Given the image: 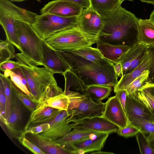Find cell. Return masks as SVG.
Masks as SVG:
<instances>
[{
	"label": "cell",
	"mask_w": 154,
	"mask_h": 154,
	"mask_svg": "<svg viewBox=\"0 0 154 154\" xmlns=\"http://www.w3.org/2000/svg\"><path fill=\"white\" fill-rule=\"evenodd\" d=\"M63 75L65 82L64 91L72 89L74 90L75 92L80 91L84 94L86 86L84 82L73 71L70 69Z\"/></svg>",
	"instance_id": "29"
},
{
	"label": "cell",
	"mask_w": 154,
	"mask_h": 154,
	"mask_svg": "<svg viewBox=\"0 0 154 154\" xmlns=\"http://www.w3.org/2000/svg\"><path fill=\"white\" fill-rule=\"evenodd\" d=\"M112 87L103 85H93L86 86L84 94L88 96L93 100L101 102L107 98L112 91Z\"/></svg>",
	"instance_id": "27"
},
{
	"label": "cell",
	"mask_w": 154,
	"mask_h": 154,
	"mask_svg": "<svg viewBox=\"0 0 154 154\" xmlns=\"http://www.w3.org/2000/svg\"><path fill=\"white\" fill-rule=\"evenodd\" d=\"M48 105L51 107L61 110H68L70 103L69 97L63 93L51 97L47 100Z\"/></svg>",
	"instance_id": "31"
},
{
	"label": "cell",
	"mask_w": 154,
	"mask_h": 154,
	"mask_svg": "<svg viewBox=\"0 0 154 154\" xmlns=\"http://www.w3.org/2000/svg\"><path fill=\"white\" fill-rule=\"evenodd\" d=\"M91 154H114V153L112 152H103L101 151H96L91 153Z\"/></svg>",
	"instance_id": "50"
},
{
	"label": "cell",
	"mask_w": 154,
	"mask_h": 154,
	"mask_svg": "<svg viewBox=\"0 0 154 154\" xmlns=\"http://www.w3.org/2000/svg\"><path fill=\"white\" fill-rule=\"evenodd\" d=\"M139 42L147 45H154V24L149 19H139Z\"/></svg>",
	"instance_id": "25"
},
{
	"label": "cell",
	"mask_w": 154,
	"mask_h": 154,
	"mask_svg": "<svg viewBox=\"0 0 154 154\" xmlns=\"http://www.w3.org/2000/svg\"><path fill=\"white\" fill-rule=\"evenodd\" d=\"M12 90V101L10 112L8 118L3 122L8 131L15 137H19L18 124L22 117V109L20 100Z\"/></svg>",
	"instance_id": "19"
},
{
	"label": "cell",
	"mask_w": 154,
	"mask_h": 154,
	"mask_svg": "<svg viewBox=\"0 0 154 154\" xmlns=\"http://www.w3.org/2000/svg\"><path fill=\"white\" fill-rule=\"evenodd\" d=\"M11 88L20 101L28 109L32 111L35 109L37 101L32 99L28 95L22 92L12 81Z\"/></svg>",
	"instance_id": "33"
},
{
	"label": "cell",
	"mask_w": 154,
	"mask_h": 154,
	"mask_svg": "<svg viewBox=\"0 0 154 154\" xmlns=\"http://www.w3.org/2000/svg\"><path fill=\"white\" fill-rule=\"evenodd\" d=\"M109 134L100 133L94 136L77 141L72 144L70 149L74 154L101 151Z\"/></svg>",
	"instance_id": "17"
},
{
	"label": "cell",
	"mask_w": 154,
	"mask_h": 154,
	"mask_svg": "<svg viewBox=\"0 0 154 154\" xmlns=\"http://www.w3.org/2000/svg\"><path fill=\"white\" fill-rule=\"evenodd\" d=\"M148 52V48L147 46L136 56L132 61L125 74L129 73L139 65L144 59Z\"/></svg>",
	"instance_id": "41"
},
{
	"label": "cell",
	"mask_w": 154,
	"mask_h": 154,
	"mask_svg": "<svg viewBox=\"0 0 154 154\" xmlns=\"http://www.w3.org/2000/svg\"><path fill=\"white\" fill-rule=\"evenodd\" d=\"M19 142L24 146L35 154H46L37 145L30 141L25 137V135L21 134L18 138Z\"/></svg>",
	"instance_id": "38"
},
{
	"label": "cell",
	"mask_w": 154,
	"mask_h": 154,
	"mask_svg": "<svg viewBox=\"0 0 154 154\" xmlns=\"http://www.w3.org/2000/svg\"><path fill=\"white\" fill-rule=\"evenodd\" d=\"M69 97L70 103L68 110L74 112L68 119L72 122L82 119L95 116H102L105 103L93 100L88 96L80 93L70 91H64Z\"/></svg>",
	"instance_id": "7"
},
{
	"label": "cell",
	"mask_w": 154,
	"mask_h": 154,
	"mask_svg": "<svg viewBox=\"0 0 154 154\" xmlns=\"http://www.w3.org/2000/svg\"><path fill=\"white\" fill-rule=\"evenodd\" d=\"M102 116L119 128H124L129 124L126 113L116 94L109 98L105 103Z\"/></svg>",
	"instance_id": "14"
},
{
	"label": "cell",
	"mask_w": 154,
	"mask_h": 154,
	"mask_svg": "<svg viewBox=\"0 0 154 154\" xmlns=\"http://www.w3.org/2000/svg\"><path fill=\"white\" fill-rule=\"evenodd\" d=\"M78 16L65 17L50 14L38 15L32 27L45 40L53 35L66 29L78 28Z\"/></svg>",
	"instance_id": "8"
},
{
	"label": "cell",
	"mask_w": 154,
	"mask_h": 154,
	"mask_svg": "<svg viewBox=\"0 0 154 154\" xmlns=\"http://www.w3.org/2000/svg\"><path fill=\"white\" fill-rule=\"evenodd\" d=\"M125 110L129 122L134 119L152 122L153 117L151 111L134 96L128 94Z\"/></svg>",
	"instance_id": "18"
},
{
	"label": "cell",
	"mask_w": 154,
	"mask_h": 154,
	"mask_svg": "<svg viewBox=\"0 0 154 154\" xmlns=\"http://www.w3.org/2000/svg\"><path fill=\"white\" fill-rule=\"evenodd\" d=\"M4 75L7 77L10 76L11 81L17 88L31 98L34 99L26 79L20 66L11 71H5Z\"/></svg>",
	"instance_id": "23"
},
{
	"label": "cell",
	"mask_w": 154,
	"mask_h": 154,
	"mask_svg": "<svg viewBox=\"0 0 154 154\" xmlns=\"http://www.w3.org/2000/svg\"><path fill=\"white\" fill-rule=\"evenodd\" d=\"M74 2L79 5L83 8L87 9L90 6L89 0H59Z\"/></svg>",
	"instance_id": "46"
},
{
	"label": "cell",
	"mask_w": 154,
	"mask_h": 154,
	"mask_svg": "<svg viewBox=\"0 0 154 154\" xmlns=\"http://www.w3.org/2000/svg\"><path fill=\"white\" fill-rule=\"evenodd\" d=\"M45 41L56 50L64 51L91 46L97 42L99 38L98 36L83 32L78 28H74L57 32Z\"/></svg>",
	"instance_id": "5"
},
{
	"label": "cell",
	"mask_w": 154,
	"mask_h": 154,
	"mask_svg": "<svg viewBox=\"0 0 154 154\" xmlns=\"http://www.w3.org/2000/svg\"><path fill=\"white\" fill-rule=\"evenodd\" d=\"M148 53L141 63L130 72L122 76L117 83L113 87L115 93L124 89L144 71L148 69L152 62V54L151 51L148 48Z\"/></svg>",
	"instance_id": "20"
},
{
	"label": "cell",
	"mask_w": 154,
	"mask_h": 154,
	"mask_svg": "<svg viewBox=\"0 0 154 154\" xmlns=\"http://www.w3.org/2000/svg\"><path fill=\"white\" fill-rule=\"evenodd\" d=\"M6 98L2 82L0 79V114L1 121L3 122L5 118L6 110Z\"/></svg>",
	"instance_id": "40"
},
{
	"label": "cell",
	"mask_w": 154,
	"mask_h": 154,
	"mask_svg": "<svg viewBox=\"0 0 154 154\" xmlns=\"http://www.w3.org/2000/svg\"><path fill=\"white\" fill-rule=\"evenodd\" d=\"M149 71H144L142 73L135 79L124 89L126 90L128 94L134 96L140 88L147 82Z\"/></svg>",
	"instance_id": "30"
},
{
	"label": "cell",
	"mask_w": 154,
	"mask_h": 154,
	"mask_svg": "<svg viewBox=\"0 0 154 154\" xmlns=\"http://www.w3.org/2000/svg\"><path fill=\"white\" fill-rule=\"evenodd\" d=\"M0 79L2 82L6 98V110L5 118H8L11 109L12 101V81L4 74H0Z\"/></svg>",
	"instance_id": "34"
},
{
	"label": "cell",
	"mask_w": 154,
	"mask_h": 154,
	"mask_svg": "<svg viewBox=\"0 0 154 154\" xmlns=\"http://www.w3.org/2000/svg\"><path fill=\"white\" fill-rule=\"evenodd\" d=\"M141 88L146 90L151 96L154 97V85L148 84L147 82L146 84Z\"/></svg>",
	"instance_id": "48"
},
{
	"label": "cell",
	"mask_w": 154,
	"mask_h": 154,
	"mask_svg": "<svg viewBox=\"0 0 154 154\" xmlns=\"http://www.w3.org/2000/svg\"><path fill=\"white\" fill-rule=\"evenodd\" d=\"M31 140L46 154H74L51 138L39 134H32Z\"/></svg>",
	"instance_id": "21"
},
{
	"label": "cell",
	"mask_w": 154,
	"mask_h": 154,
	"mask_svg": "<svg viewBox=\"0 0 154 154\" xmlns=\"http://www.w3.org/2000/svg\"><path fill=\"white\" fill-rule=\"evenodd\" d=\"M147 137L151 147L154 151V134H149Z\"/></svg>",
	"instance_id": "49"
},
{
	"label": "cell",
	"mask_w": 154,
	"mask_h": 154,
	"mask_svg": "<svg viewBox=\"0 0 154 154\" xmlns=\"http://www.w3.org/2000/svg\"><path fill=\"white\" fill-rule=\"evenodd\" d=\"M140 131L139 128L129 123L124 128H118L116 133L120 136L128 137L135 135Z\"/></svg>",
	"instance_id": "39"
},
{
	"label": "cell",
	"mask_w": 154,
	"mask_h": 154,
	"mask_svg": "<svg viewBox=\"0 0 154 154\" xmlns=\"http://www.w3.org/2000/svg\"><path fill=\"white\" fill-rule=\"evenodd\" d=\"M72 129L94 131L109 134L116 133L118 127L102 116H95L72 122Z\"/></svg>",
	"instance_id": "12"
},
{
	"label": "cell",
	"mask_w": 154,
	"mask_h": 154,
	"mask_svg": "<svg viewBox=\"0 0 154 154\" xmlns=\"http://www.w3.org/2000/svg\"><path fill=\"white\" fill-rule=\"evenodd\" d=\"M125 0H89L90 7L100 15L115 11L121 6Z\"/></svg>",
	"instance_id": "26"
},
{
	"label": "cell",
	"mask_w": 154,
	"mask_h": 154,
	"mask_svg": "<svg viewBox=\"0 0 154 154\" xmlns=\"http://www.w3.org/2000/svg\"><path fill=\"white\" fill-rule=\"evenodd\" d=\"M129 123L139 128L144 134H154V123L140 119H134Z\"/></svg>",
	"instance_id": "37"
},
{
	"label": "cell",
	"mask_w": 154,
	"mask_h": 154,
	"mask_svg": "<svg viewBox=\"0 0 154 154\" xmlns=\"http://www.w3.org/2000/svg\"><path fill=\"white\" fill-rule=\"evenodd\" d=\"M147 47L151 51L152 54V62L148 69L149 73L147 83L154 85V45H147Z\"/></svg>",
	"instance_id": "43"
},
{
	"label": "cell",
	"mask_w": 154,
	"mask_h": 154,
	"mask_svg": "<svg viewBox=\"0 0 154 154\" xmlns=\"http://www.w3.org/2000/svg\"><path fill=\"white\" fill-rule=\"evenodd\" d=\"M20 66L18 61L9 60L0 63V69L4 72L6 71H11Z\"/></svg>",
	"instance_id": "44"
},
{
	"label": "cell",
	"mask_w": 154,
	"mask_h": 154,
	"mask_svg": "<svg viewBox=\"0 0 154 154\" xmlns=\"http://www.w3.org/2000/svg\"><path fill=\"white\" fill-rule=\"evenodd\" d=\"M84 82L86 86L103 85L114 87L118 82L114 63L108 60L71 69Z\"/></svg>",
	"instance_id": "4"
},
{
	"label": "cell",
	"mask_w": 154,
	"mask_h": 154,
	"mask_svg": "<svg viewBox=\"0 0 154 154\" xmlns=\"http://www.w3.org/2000/svg\"><path fill=\"white\" fill-rule=\"evenodd\" d=\"M15 57L36 100L42 97L48 98L63 93L58 86L54 74L49 69L45 67H38L21 52L16 54Z\"/></svg>",
	"instance_id": "2"
},
{
	"label": "cell",
	"mask_w": 154,
	"mask_h": 154,
	"mask_svg": "<svg viewBox=\"0 0 154 154\" xmlns=\"http://www.w3.org/2000/svg\"><path fill=\"white\" fill-rule=\"evenodd\" d=\"M14 45L8 40H0V63L15 57Z\"/></svg>",
	"instance_id": "32"
},
{
	"label": "cell",
	"mask_w": 154,
	"mask_h": 154,
	"mask_svg": "<svg viewBox=\"0 0 154 154\" xmlns=\"http://www.w3.org/2000/svg\"><path fill=\"white\" fill-rule=\"evenodd\" d=\"M50 127V125L48 122L44 123L38 125L30 127L21 134L25 135L27 134H38L49 129Z\"/></svg>",
	"instance_id": "42"
},
{
	"label": "cell",
	"mask_w": 154,
	"mask_h": 154,
	"mask_svg": "<svg viewBox=\"0 0 154 154\" xmlns=\"http://www.w3.org/2000/svg\"><path fill=\"white\" fill-rule=\"evenodd\" d=\"M83 8L72 2L54 0L48 2L40 10L41 14L48 13L65 17L79 16Z\"/></svg>",
	"instance_id": "16"
},
{
	"label": "cell",
	"mask_w": 154,
	"mask_h": 154,
	"mask_svg": "<svg viewBox=\"0 0 154 154\" xmlns=\"http://www.w3.org/2000/svg\"><path fill=\"white\" fill-rule=\"evenodd\" d=\"M99 133H100L73 129L65 136L55 141L65 148L71 151L70 147L73 143L94 136Z\"/></svg>",
	"instance_id": "24"
},
{
	"label": "cell",
	"mask_w": 154,
	"mask_h": 154,
	"mask_svg": "<svg viewBox=\"0 0 154 154\" xmlns=\"http://www.w3.org/2000/svg\"><path fill=\"white\" fill-rule=\"evenodd\" d=\"M43 59L41 66H43L54 74L59 73L63 75L71 69V67L57 50L48 45L43 40Z\"/></svg>",
	"instance_id": "11"
},
{
	"label": "cell",
	"mask_w": 154,
	"mask_h": 154,
	"mask_svg": "<svg viewBox=\"0 0 154 154\" xmlns=\"http://www.w3.org/2000/svg\"><path fill=\"white\" fill-rule=\"evenodd\" d=\"M74 112L73 110H62L53 119L48 122L50 128L39 134L54 141L63 137L72 129L73 123L69 122L68 119Z\"/></svg>",
	"instance_id": "10"
},
{
	"label": "cell",
	"mask_w": 154,
	"mask_h": 154,
	"mask_svg": "<svg viewBox=\"0 0 154 154\" xmlns=\"http://www.w3.org/2000/svg\"><path fill=\"white\" fill-rule=\"evenodd\" d=\"M11 2H22L27 0H9Z\"/></svg>",
	"instance_id": "53"
},
{
	"label": "cell",
	"mask_w": 154,
	"mask_h": 154,
	"mask_svg": "<svg viewBox=\"0 0 154 154\" xmlns=\"http://www.w3.org/2000/svg\"><path fill=\"white\" fill-rule=\"evenodd\" d=\"M149 20L154 24V9L150 15Z\"/></svg>",
	"instance_id": "52"
},
{
	"label": "cell",
	"mask_w": 154,
	"mask_h": 154,
	"mask_svg": "<svg viewBox=\"0 0 154 154\" xmlns=\"http://www.w3.org/2000/svg\"><path fill=\"white\" fill-rule=\"evenodd\" d=\"M135 136L140 153L154 154V151L144 133L140 130Z\"/></svg>",
	"instance_id": "36"
},
{
	"label": "cell",
	"mask_w": 154,
	"mask_h": 154,
	"mask_svg": "<svg viewBox=\"0 0 154 154\" xmlns=\"http://www.w3.org/2000/svg\"><path fill=\"white\" fill-rule=\"evenodd\" d=\"M79 29L87 34L98 36L103 26L101 16L90 7L78 16Z\"/></svg>",
	"instance_id": "15"
},
{
	"label": "cell",
	"mask_w": 154,
	"mask_h": 154,
	"mask_svg": "<svg viewBox=\"0 0 154 154\" xmlns=\"http://www.w3.org/2000/svg\"><path fill=\"white\" fill-rule=\"evenodd\" d=\"M147 46L139 42H138L130 47L121 57L119 61L122 66V76L125 74L131 62L136 56Z\"/></svg>",
	"instance_id": "28"
},
{
	"label": "cell",
	"mask_w": 154,
	"mask_h": 154,
	"mask_svg": "<svg viewBox=\"0 0 154 154\" xmlns=\"http://www.w3.org/2000/svg\"><path fill=\"white\" fill-rule=\"evenodd\" d=\"M57 51L69 65L71 69L94 63H99L108 60L98 49L91 46Z\"/></svg>",
	"instance_id": "9"
},
{
	"label": "cell",
	"mask_w": 154,
	"mask_h": 154,
	"mask_svg": "<svg viewBox=\"0 0 154 154\" xmlns=\"http://www.w3.org/2000/svg\"><path fill=\"white\" fill-rule=\"evenodd\" d=\"M101 16L103 26L98 35L99 41L130 47L139 42V19L134 14L121 6Z\"/></svg>",
	"instance_id": "1"
},
{
	"label": "cell",
	"mask_w": 154,
	"mask_h": 154,
	"mask_svg": "<svg viewBox=\"0 0 154 154\" xmlns=\"http://www.w3.org/2000/svg\"><path fill=\"white\" fill-rule=\"evenodd\" d=\"M116 94L118 97L124 111L126 113L125 106L127 94L126 90L125 89L120 90L116 92Z\"/></svg>",
	"instance_id": "45"
},
{
	"label": "cell",
	"mask_w": 154,
	"mask_h": 154,
	"mask_svg": "<svg viewBox=\"0 0 154 154\" xmlns=\"http://www.w3.org/2000/svg\"><path fill=\"white\" fill-rule=\"evenodd\" d=\"M134 96L151 112L154 110V97L146 90L141 88Z\"/></svg>",
	"instance_id": "35"
},
{
	"label": "cell",
	"mask_w": 154,
	"mask_h": 154,
	"mask_svg": "<svg viewBox=\"0 0 154 154\" xmlns=\"http://www.w3.org/2000/svg\"><path fill=\"white\" fill-rule=\"evenodd\" d=\"M15 25L21 53L36 66H41L43 59V40L32 25L19 20Z\"/></svg>",
	"instance_id": "6"
},
{
	"label": "cell",
	"mask_w": 154,
	"mask_h": 154,
	"mask_svg": "<svg viewBox=\"0 0 154 154\" xmlns=\"http://www.w3.org/2000/svg\"><path fill=\"white\" fill-rule=\"evenodd\" d=\"M129 1H133L134 0H129ZM141 2L148 3L149 4H152L153 5H154V0H140Z\"/></svg>",
	"instance_id": "51"
},
{
	"label": "cell",
	"mask_w": 154,
	"mask_h": 154,
	"mask_svg": "<svg viewBox=\"0 0 154 154\" xmlns=\"http://www.w3.org/2000/svg\"><path fill=\"white\" fill-rule=\"evenodd\" d=\"M38 15L16 6L9 0H0V24L5 31L6 39L21 52L15 21L19 20L32 25L35 21Z\"/></svg>",
	"instance_id": "3"
},
{
	"label": "cell",
	"mask_w": 154,
	"mask_h": 154,
	"mask_svg": "<svg viewBox=\"0 0 154 154\" xmlns=\"http://www.w3.org/2000/svg\"><path fill=\"white\" fill-rule=\"evenodd\" d=\"M114 67L117 76L119 77L122 75V67L120 61H119L114 63Z\"/></svg>",
	"instance_id": "47"
},
{
	"label": "cell",
	"mask_w": 154,
	"mask_h": 154,
	"mask_svg": "<svg viewBox=\"0 0 154 154\" xmlns=\"http://www.w3.org/2000/svg\"><path fill=\"white\" fill-rule=\"evenodd\" d=\"M48 99L46 97H42L37 100L36 107L32 111L24 131L35 124L52 120L62 110L49 106L47 102Z\"/></svg>",
	"instance_id": "13"
},
{
	"label": "cell",
	"mask_w": 154,
	"mask_h": 154,
	"mask_svg": "<svg viewBox=\"0 0 154 154\" xmlns=\"http://www.w3.org/2000/svg\"><path fill=\"white\" fill-rule=\"evenodd\" d=\"M97 48L103 56L113 63H117L130 47L123 45H114L98 41Z\"/></svg>",
	"instance_id": "22"
},
{
	"label": "cell",
	"mask_w": 154,
	"mask_h": 154,
	"mask_svg": "<svg viewBox=\"0 0 154 154\" xmlns=\"http://www.w3.org/2000/svg\"><path fill=\"white\" fill-rule=\"evenodd\" d=\"M152 113L153 117L152 122L154 123V110L152 111Z\"/></svg>",
	"instance_id": "54"
}]
</instances>
